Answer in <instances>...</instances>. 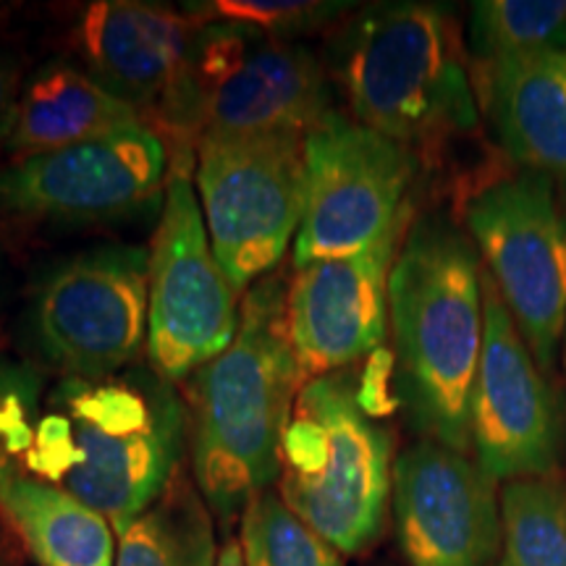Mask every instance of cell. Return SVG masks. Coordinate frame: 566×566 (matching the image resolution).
<instances>
[{
    "label": "cell",
    "instance_id": "1",
    "mask_svg": "<svg viewBox=\"0 0 566 566\" xmlns=\"http://www.w3.org/2000/svg\"><path fill=\"white\" fill-rule=\"evenodd\" d=\"M187 428L181 396L150 367L66 378L48 401L24 462L122 535L179 472Z\"/></svg>",
    "mask_w": 566,
    "mask_h": 566
},
{
    "label": "cell",
    "instance_id": "2",
    "mask_svg": "<svg viewBox=\"0 0 566 566\" xmlns=\"http://www.w3.org/2000/svg\"><path fill=\"white\" fill-rule=\"evenodd\" d=\"M281 275L252 283L229 349L189 378L192 470L205 504L223 522L279 483L281 441L304 380Z\"/></svg>",
    "mask_w": 566,
    "mask_h": 566
},
{
    "label": "cell",
    "instance_id": "3",
    "mask_svg": "<svg viewBox=\"0 0 566 566\" xmlns=\"http://www.w3.org/2000/svg\"><path fill=\"white\" fill-rule=\"evenodd\" d=\"M478 247L449 218L409 226L388 281L396 386L428 441L472 449V391L485 338Z\"/></svg>",
    "mask_w": 566,
    "mask_h": 566
},
{
    "label": "cell",
    "instance_id": "4",
    "mask_svg": "<svg viewBox=\"0 0 566 566\" xmlns=\"http://www.w3.org/2000/svg\"><path fill=\"white\" fill-rule=\"evenodd\" d=\"M352 118L409 150H433L478 126L462 34L443 6L386 3L359 13L336 45Z\"/></svg>",
    "mask_w": 566,
    "mask_h": 566
},
{
    "label": "cell",
    "instance_id": "5",
    "mask_svg": "<svg viewBox=\"0 0 566 566\" xmlns=\"http://www.w3.org/2000/svg\"><path fill=\"white\" fill-rule=\"evenodd\" d=\"M391 457L394 438L363 405L354 375H321L294 401L281 441L279 495L338 554H363L384 530Z\"/></svg>",
    "mask_w": 566,
    "mask_h": 566
},
{
    "label": "cell",
    "instance_id": "6",
    "mask_svg": "<svg viewBox=\"0 0 566 566\" xmlns=\"http://www.w3.org/2000/svg\"><path fill=\"white\" fill-rule=\"evenodd\" d=\"M331 111L325 71L307 48L208 19L155 118L174 142L197 150L208 139L307 134Z\"/></svg>",
    "mask_w": 566,
    "mask_h": 566
},
{
    "label": "cell",
    "instance_id": "7",
    "mask_svg": "<svg viewBox=\"0 0 566 566\" xmlns=\"http://www.w3.org/2000/svg\"><path fill=\"white\" fill-rule=\"evenodd\" d=\"M197 189L212 252L233 289L244 292L281 263L300 231L307 195L304 134L202 142Z\"/></svg>",
    "mask_w": 566,
    "mask_h": 566
},
{
    "label": "cell",
    "instance_id": "8",
    "mask_svg": "<svg viewBox=\"0 0 566 566\" xmlns=\"http://www.w3.org/2000/svg\"><path fill=\"white\" fill-rule=\"evenodd\" d=\"M237 294L212 252L192 179L174 163L150 247V370L179 384L229 349L242 313Z\"/></svg>",
    "mask_w": 566,
    "mask_h": 566
},
{
    "label": "cell",
    "instance_id": "9",
    "mask_svg": "<svg viewBox=\"0 0 566 566\" xmlns=\"http://www.w3.org/2000/svg\"><path fill=\"white\" fill-rule=\"evenodd\" d=\"M464 223L535 363L551 370L566 334V216L554 179L520 168L485 184Z\"/></svg>",
    "mask_w": 566,
    "mask_h": 566
},
{
    "label": "cell",
    "instance_id": "10",
    "mask_svg": "<svg viewBox=\"0 0 566 566\" xmlns=\"http://www.w3.org/2000/svg\"><path fill=\"white\" fill-rule=\"evenodd\" d=\"M307 195L294 265L363 252L401 221L417 155L399 142L331 111L304 134Z\"/></svg>",
    "mask_w": 566,
    "mask_h": 566
},
{
    "label": "cell",
    "instance_id": "11",
    "mask_svg": "<svg viewBox=\"0 0 566 566\" xmlns=\"http://www.w3.org/2000/svg\"><path fill=\"white\" fill-rule=\"evenodd\" d=\"M150 250L97 247L48 275L34 302L42 352L69 378L129 370L147 349Z\"/></svg>",
    "mask_w": 566,
    "mask_h": 566
},
{
    "label": "cell",
    "instance_id": "12",
    "mask_svg": "<svg viewBox=\"0 0 566 566\" xmlns=\"http://www.w3.org/2000/svg\"><path fill=\"white\" fill-rule=\"evenodd\" d=\"M483 304L485 338L472 391L475 462L495 483L556 475L566 441L562 396L543 378L488 271Z\"/></svg>",
    "mask_w": 566,
    "mask_h": 566
},
{
    "label": "cell",
    "instance_id": "13",
    "mask_svg": "<svg viewBox=\"0 0 566 566\" xmlns=\"http://www.w3.org/2000/svg\"><path fill=\"white\" fill-rule=\"evenodd\" d=\"M168 174L166 142L142 124L19 158L0 171V210L51 221L118 218L155 200Z\"/></svg>",
    "mask_w": 566,
    "mask_h": 566
},
{
    "label": "cell",
    "instance_id": "14",
    "mask_svg": "<svg viewBox=\"0 0 566 566\" xmlns=\"http://www.w3.org/2000/svg\"><path fill=\"white\" fill-rule=\"evenodd\" d=\"M412 221L415 208L363 252L296 268L286 292V317L304 384L344 370L384 346L388 281Z\"/></svg>",
    "mask_w": 566,
    "mask_h": 566
},
{
    "label": "cell",
    "instance_id": "15",
    "mask_svg": "<svg viewBox=\"0 0 566 566\" xmlns=\"http://www.w3.org/2000/svg\"><path fill=\"white\" fill-rule=\"evenodd\" d=\"M394 520L409 566H495L501 506L475 459L420 441L394 464Z\"/></svg>",
    "mask_w": 566,
    "mask_h": 566
},
{
    "label": "cell",
    "instance_id": "16",
    "mask_svg": "<svg viewBox=\"0 0 566 566\" xmlns=\"http://www.w3.org/2000/svg\"><path fill=\"white\" fill-rule=\"evenodd\" d=\"M205 24L208 19L200 11L101 0L82 11L74 40L90 76L132 103L142 116H155L179 82Z\"/></svg>",
    "mask_w": 566,
    "mask_h": 566
},
{
    "label": "cell",
    "instance_id": "17",
    "mask_svg": "<svg viewBox=\"0 0 566 566\" xmlns=\"http://www.w3.org/2000/svg\"><path fill=\"white\" fill-rule=\"evenodd\" d=\"M475 95L516 166L566 181V53L475 63Z\"/></svg>",
    "mask_w": 566,
    "mask_h": 566
},
{
    "label": "cell",
    "instance_id": "18",
    "mask_svg": "<svg viewBox=\"0 0 566 566\" xmlns=\"http://www.w3.org/2000/svg\"><path fill=\"white\" fill-rule=\"evenodd\" d=\"M142 124L147 118L132 103L113 95L87 71L51 61L21 90L6 147L19 158H32Z\"/></svg>",
    "mask_w": 566,
    "mask_h": 566
},
{
    "label": "cell",
    "instance_id": "19",
    "mask_svg": "<svg viewBox=\"0 0 566 566\" xmlns=\"http://www.w3.org/2000/svg\"><path fill=\"white\" fill-rule=\"evenodd\" d=\"M0 509L42 566H113V525L63 488L13 478Z\"/></svg>",
    "mask_w": 566,
    "mask_h": 566
},
{
    "label": "cell",
    "instance_id": "20",
    "mask_svg": "<svg viewBox=\"0 0 566 566\" xmlns=\"http://www.w3.org/2000/svg\"><path fill=\"white\" fill-rule=\"evenodd\" d=\"M216 535L200 488L181 472L122 533L116 566H216Z\"/></svg>",
    "mask_w": 566,
    "mask_h": 566
},
{
    "label": "cell",
    "instance_id": "21",
    "mask_svg": "<svg viewBox=\"0 0 566 566\" xmlns=\"http://www.w3.org/2000/svg\"><path fill=\"white\" fill-rule=\"evenodd\" d=\"M495 566H566V480H509L501 491Z\"/></svg>",
    "mask_w": 566,
    "mask_h": 566
},
{
    "label": "cell",
    "instance_id": "22",
    "mask_svg": "<svg viewBox=\"0 0 566 566\" xmlns=\"http://www.w3.org/2000/svg\"><path fill=\"white\" fill-rule=\"evenodd\" d=\"M470 53L475 63L566 53V0L472 3Z\"/></svg>",
    "mask_w": 566,
    "mask_h": 566
},
{
    "label": "cell",
    "instance_id": "23",
    "mask_svg": "<svg viewBox=\"0 0 566 566\" xmlns=\"http://www.w3.org/2000/svg\"><path fill=\"white\" fill-rule=\"evenodd\" d=\"M239 543L247 566H344L342 554L271 491L254 495L244 509Z\"/></svg>",
    "mask_w": 566,
    "mask_h": 566
},
{
    "label": "cell",
    "instance_id": "24",
    "mask_svg": "<svg viewBox=\"0 0 566 566\" xmlns=\"http://www.w3.org/2000/svg\"><path fill=\"white\" fill-rule=\"evenodd\" d=\"M40 375L17 363H0V491L11 483L13 459L30 454L40 422Z\"/></svg>",
    "mask_w": 566,
    "mask_h": 566
},
{
    "label": "cell",
    "instance_id": "25",
    "mask_svg": "<svg viewBox=\"0 0 566 566\" xmlns=\"http://www.w3.org/2000/svg\"><path fill=\"white\" fill-rule=\"evenodd\" d=\"M346 9H349L346 3H302V0H218L200 6V13L205 19L237 21L273 38L289 40L292 34L315 30Z\"/></svg>",
    "mask_w": 566,
    "mask_h": 566
},
{
    "label": "cell",
    "instance_id": "26",
    "mask_svg": "<svg viewBox=\"0 0 566 566\" xmlns=\"http://www.w3.org/2000/svg\"><path fill=\"white\" fill-rule=\"evenodd\" d=\"M21 90L24 87H21L19 66L9 55L0 53V145H6L11 137Z\"/></svg>",
    "mask_w": 566,
    "mask_h": 566
},
{
    "label": "cell",
    "instance_id": "27",
    "mask_svg": "<svg viewBox=\"0 0 566 566\" xmlns=\"http://www.w3.org/2000/svg\"><path fill=\"white\" fill-rule=\"evenodd\" d=\"M216 566H247L244 564V551L239 541H226L221 551H218Z\"/></svg>",
    "mask_w": 566,
    "mask_h": 566
},
{
    "label": "cell",
    "instance_id": "28",
    "mask_svg": "<svg viewBox=\"0 0 566 566\" xmlns=\"http://www.w3.org/2000/svg\"><path fill=\"white\" fill-rule=\"evenodd\" d=\"M564 365H566V349H564Z\"/></svg>",
    "mask_w": 566,
    "mask_h": 566
}]
</instances>
